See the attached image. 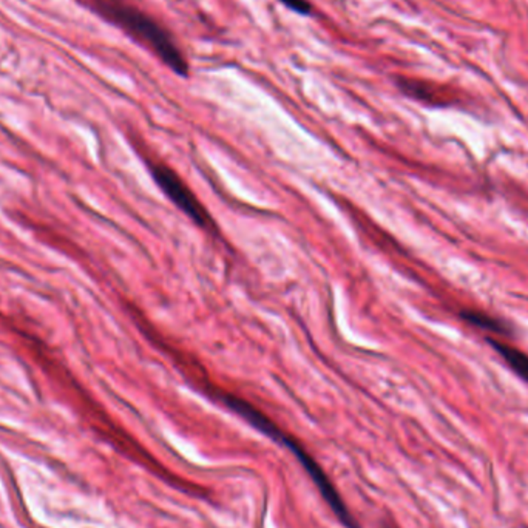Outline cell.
<instances>
[{
  "label": "cell",
  "mask_w": 528,
  "mask_h": 528,
  "mask_svg": "<svg viewBox=\"0 0 528 528\" xmlns=\"http://www.w3.org/2000/svg\"><path fill=\"white\" fill-rule=\"evenodd\" d=\"M217 398H220L221 402L229 406L233 413L241 415L244 421L249 422L250 425L256 428L260 433L264 434L273 442H277L279 445L285 446L294 456L297 457L298 462L302 463L303 469L312 479L315 487L320 492L321 496L327 500V504L329 505V508L334 511V515L337 516L340 523L343 524L346 528H359L356 519L351 515V511L348 510L337 488L334 487L333 482L327 477L319 462L315 461L314 456H311L297 439H294L291 434L283 431L264 413L256 410L254 405L248 404L243 398H237L229 392H220V394H217Z\"/></svg>",
  "instance_id": "1"
},
{
  "label": "cell",
  "mask_w": 528,
  "mask_h": 528,
  "mask_svg": "<svg viewBox=\"0 0 528 528\" xmlns=\"http://www.w3.org/2000/svg\"><path fill=\"white\" fill-rule=\"evenodd\" d=\"M280 2L288 8H291L292 12L303 14V16H308V14H311V10H312L308 0H280Z\"/></svg>",
  "instance_id": "7"
},
{
  "label": "cell",
  "mask_w": 528,
  "mask_h": 528,
  "mask_svg": "<svg viewBox=\"0 0 528 528\" xmlns=\"http://www.w3.org/2000/svg\"><path fill=\"white\" fill-rule=\"evenodd\" d=\"M398 89L404 91L405 95L414 98L417 101L428 102L433 106H445V96L440 93L437 87H434L431 83H422V81H415V79H406V77H398Z\"/></svg>",
  "instance_id": "5"
},
{
  "label": "cell",
  "mask_w": 528,
  "mask_h": 528,
  "mask_svg": "<svg viewBox=\"0 0 528 528\" xmlns=\"http://www.w3.org/2000/svg\"><path fill=\"white\" fill-rule=\"evenodd\" d=\"M488 343L492 344L493 350L502 357V360L507 363V366L524 382L528 383V354L524 351L517 350L511 344L505 343L502 340L488 339Z\"/></svg>",
  "instance_id": "4"
},
{
  "label": "cell",
  "mask_w": 528,
  "mask_h": 528,
  "mask_svg": "<svg viewBox=\"0 0 528 528\" xmlns=\"http://www.w3.org/2000/svg\"><path fill=\"white\" fill-rule=\"evenodd\" d=\"M150 173L167 198L202 229H214V220L178 173L166 164H150Z\"/></svg>",
  "instance_id": "3"
},
{
  "label": "cell",
  "mask_w": 528,
  "mask_h": 528,
  "mask_svg": "<svg viewBox=\"0 0 528 528\" xmlns=\"http://www.w3.org/2000/svg\"><path fill=\"white\" fill-rule=\"evenodd\" d=\"M461 317L469 325L488 331V333H493L494 335H507V334L510 333V329L507 327L504 321L499 320V319L487 314V312H482V311L463 309Z\"/></svg>",
  "instance_id": "6"
},
{
  "label": "cell",
  "mask_w": 528,
  "mask_h": 528,
  "mask_svg": "<svg viewBox=\"0 0 528 528\" xmlns=\"http://www.w3.org/2000/svg\"><path fill=\"white\" fill-rule=\"evenodd\" d=\"M91 6L106 20L150 48L172 72L183 77L189 75V64L172 35L149 14L125 0H93Z\"/></svg>",
  "instance_id": "2"
}]
</instances>
